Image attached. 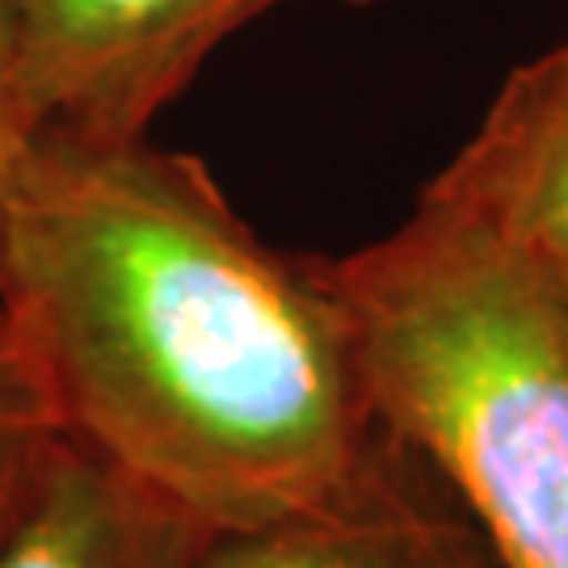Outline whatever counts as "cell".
<instances>
[{"label":"cell","mask_w":568,"mask_h":568,"mask_svg":"<svg viewBox=\"0 0 568 568\" xmlns=\"http://www.w3.org/2000/svg\"><path fill=\"white\" fill-rule=\"evenodd\" d=\"M194 539L199 530L60 438L0 544V568H178Z\"/></svg>","instance_id":"6"},{"label":"cell","mask_w":568,"mask_h":568,"mask_svg":"<svg viewBox=\"0 0 568 568\" xmlns=\"http://www.w3.org/2000/svg\"><path fill=\"white\" fill-rule=\"evenodd\" d=\"M0 349H9V333H4V321H0Z\"/></svg>","instance_id":"10"},{"label":"cell","mask_w":568,"mask_h":568,"mask_svg":"<svg viewBox=\"0 0 568 568\" xmlns=\"http://www.w3.org/2000/svg\"><path fill=\"white\" fill-rule=\"evenodd\" d=\"M551 274H556V270H551ZM556 283H560V291H565V300H568V270L565 274H556Z\"/></svg>","instance_id":"9"},{"label":"cell","mask_w":568,"mask_h":568,"mask_svg":"<svg viewBox=\"0 0 568 568\" xmlns=\"http://www.w3.org/2000/svg\"><path fill=\"white\" fill-rule=\"evenodd\" d=\"M55 443L60 429L9 342V349H0V544L13 535L18 518L30 506Z\"/></svg>","instance_id":"7"},{"label":"cell","mask_w":568,"mask_h":568,"mask_svg":"<svg viewBox=\"0 0 568 568\" xmlns=\"http://www.w3.org/2000/svg\"><path fill=\"white\" fill-rule=\"evenodd\" d=\"M178 568H501L434 467L384 429L316 506L262 527L199 535Z\"/></svg>","instance_id":"4"},{"label":"cell","mask_w":568,"mask_h":568,"mask_svg":"<svg viewBox=\"0 0 568 568\" xmlns=\"http://www.w3.org/2000/svg\"><path fill=\"white\" fill-rule=\"evenodd\" d=\"M328 274L379 426L464 506L501 568H568V300L523 248L417 199Z\"/></svg>","instance_id":"2"},{"label":"cell","mask_w":568,"mask_h":568,"mask_svg":"<svg viewBox=\"0 0 568 568\" xmlns=\"http://www.w3.org/2000/svg\"><path fill=\"white\" fill-rule=\"evenodd\" d=\"M278 4L291 0H26V81L42 131L140 140L236 30Z\"/></svg>","instance_id":"3"},{"label":"cell","mask_w":568,"mask_h":568,"mask_svg":"<svg viewBox=\"0 0 568 568\" xmlns=\"http://www.w3.org/2000/svg\"><path fill=\"white\" fill-rule=\"evenodd\" d=\"M39 131L26 81V0H0V206Z\"/></svg>","instance_id":"8"},{"label":"cell","mask_w":568,"mask_h":568,"mask_svg":"<svg viewBox=\"0 0 568 568\" xmlns=\"http://www.w3.org/2000/svg\"><path fill=\"white\" fill-rule=\"evenodd\" d=\"M0 321L72 447L199 535L316 506L384 426L325 257L199 156L39 131L0 206Z\"/></svg>","instance_id":"1"},{"label":"cell","mask_w":568,"mask_h":568,"mask_svg":"<svg viewBox=\"0 0 568 568\" xmlns=\"http://www.w3.org/2000/svg\"><path fill=\"white\" fill-rule=\"evenodd\" d=\"M422 199L568 270V34L523 63Z\"/></svg>","instance_id":"5"}]
</instances>
